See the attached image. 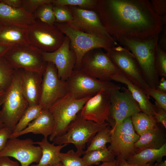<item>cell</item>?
<instances>
[{
	"label": "cell",
	"instance_id": "19",
	"mask_svg": "<svg viewBox=\"0 0 166 166\" xmlns=\"http://www.w3.org/2000/svg\"><path fill=\"white\" fill-rule=\"evenodd\" d=\"M21 69L22 89L29 106L39 105L42 88V75Z\"/></svg>",
	"mask_w": 166,
	"mask_h": 166
},
{
	"label": "cell",
	"instance_id": "25",
	"mask_svg": "<svg viewBox=\"0 0 166 166\" xmlns=\"http://www.w3.org/2000/svg\"><path fill=\"white\" fill-rule=\"evenodd\" d=\"M166 156V143L158 148H147L132 155L126 160L130 164L145 166L150 163L161 161Z\"/></svg>",
	"mask_w": 166,
	"mask_h": 166
},
{
	"label": "cell",
	"instance_id": "53",
	"mask_svg": "<svg viewBox=\"0 0 166 166\" xmlns=\"http://www.w3.org/2000/svg\"><path fill=\"white\" fill-rule=\"evenodd\" d=\"M46 166H63L62 164L60 162L59 164L55 165H47Z\"/></svg>",
	"mask_w": 166,
	"mask_h": 166
},
{
	"label": "cell",
	"instance_id": "1",
	"mask_svg": "<svg viewBox=\"0 0 166 166\" xmlns=\"http://www.w3.org/2000/svg\"><path fill=\"white\" fill-rule=\"evenodd\" d=\"M95 11L108 34L118 41L147 38L163 29L161 17L148 0H98Z\"/></svg>",
	"mask_w": 166,
	"mask_h": 166
},
{
	"label": "cell",
	"instance_id": "26",
	"mask_svg": "<svg viewBox=\"0 0 166 166\" xmlns=\"http://www.w3.org/2000/svg\"><path fill=\"white\" fill-rule=\"evenodd\" d=\"M165 143L162 133L158 127L140 136L134 144L136 153L147 148H159Z\"/></svg>",
	"mask_w": 166,
	"mask_h": 166
},
{
	"label": "cell",
	"instance_id": "33",
	"mask_svg": "<svg viewBox=\"0 0 166 166\" xmlns=\"http://www.w3.org/2000/svg\"><path fill=\"white\" fill-rule=\"evenodd\" d=\"M81 155L73 149L66 153L60 152L59 157L63 166H88L84 162Z\"/></svg>",
	"mask_w": 166,
	"mask_h": 166
},
{
	"label": "cell",
	"instance_id": "40",
	"mask_svg": "<svg viewBox=\"0 0 166 166\" xmlns=\"http://www.w3.org/2000/svg\"><path fill=\"white\" fill-rule=\"evenodd\" d=\"M12 132L7 128L4 127L0 128V152L5 147Z\"/></svg>",
	"mask_w": 166,
	"mask_h": 166
},
{
	"label": "cell",
	"instance_id": "31",
	"mask_svg": "<svg viewBox=\"0 0 166 166\" xmlns=\"http://www.w3.org/2000/svg\"><path fill=\"white\" fill-rule=\"evenodd\" d=\"M42 109L39 105L29 106L16 125L13 132H19L25 128L39 115Z\"/></svg>",
	"mask_w": 166,
	"mask_h": 166
},
{
	"label": "cell",
	"instance_id": "55",
	"mask_svg": "<svg viewBox=\"0 0 166 166\" xmlns=\"http://www.w3.org/2000/svg\"><path fill=\"white\" fill-rule=\"evenodd\" d=\"M3 26L0 24V30Z\"/></svg>",
	"mask_w": 166,
	"mask_h": 166
},
{
	"label": "cell",
	"instance_id": "44",
	"mask_svg": "<svg viewBox=\"0 0 166 166\" xmlns=\"http://www.w3.org/2000/svg\"><path fill=\"white\" fill-rule=\"evenodd\" d=\"M1 1L11 7L22 8V0H1Z\"/></svg>",
	"mask_w": 166,
	"mask_h": 166
},
{
	"label": "cell",
	"instance_id": "27",
	"mask_svg": "<svg viewBox=\"0 0 166 166\" xmlns=\"http://www.w3.org/2000/svg\"><path fill=\"white\" fill-rule=\"evenodd\" d=\"M131 118L134 129L139 136L158 128L154 117L141 111L133 115Z\"/></svg>",
	"mask_w": 166,
	"mask_h": 166
},
{
	"label": "cell",
	"instance_id": "22",
	"mask_svg": "<svg viewBox=\"0 0 166 166\" xmlns=\"http://www.w3.org/2000/svg\"><path fill=\"white\" fill-rule=\"evenodd\" d=\"M111 79V80L126 85L132 97L138 104L141 111L149 116L154 117L156 105L151 102L148 96L144 90L132 83L120 71L112 76Z\"/></svg>",
	"mask_w": 166,
	"mask_h": 166
},
{
	"label": "cell",
	"instance_id": "34",
	"mask_svg": "<svg viewBox=\"0 0 166 166\" xmlns=\"http://www.w3.org/2000/svg\"><path fill=\"white\" fill-rule=\"evenodd\" d=\"M98 0H53L55 5L75 6L83 9L95 10Z\"/></svg>",
	"mask_w": 166,
	"mask_h": 166
},
{
	"label": "cell",
	"instance_id": "12",
	"mask_svg": "<svg viewBox=\"0 0 166 166\" xmlns=\"http://www.w3.org/2000/svg\"><path fill=\"white\" fill-rule=\"evenodd\" d=\"M107 53L120 71L130 81L144 91L149 87L137 62L129 50L118 46Z\"/></svg>",
	"mask_w": 166,
	"mask_h": 166
},
{
	"label": "cell",
	"instance_id": "17",
	"mask_svg": "<svg viewBox=\"0 0 166 166\" xmlns=\"http://www.w3.org/2000/svg\"><path fill=\"white\" fill-rule=\"evenodd\" d=\"M46 62H51L55 66L58 78L66 81L74 69L77 58L74 51L70 48V40L66 36L60 47L51 52H42Z\"/></svg>",
	"mask_w": 166,
	"mask_h": 166
},
{
	"label": "cell",
	"instance_id": "51",
	"mask_svg": "<svg viewBox=\"0 0 166 166\" xmlns=\"http://www.w3.org/2000/svg\"><path fill=\"white\" fill-rule=\"evenodd\" d=\"M154 166H166V160H164V161L161 160L158 162V163Z\"/></svg>",
	"mask_w": 166,
	"mask_h": 166
},
{
	"label": "cell",
	"instance_id": "49",
	"mask_svg": "<svg viewBox=\"0 0 166 166\" xmlns=\"http://www.w3.org/2000/svg\"><path fill=\"white\" fill-rule=\"evenodd\" d=\"M5 92L0 88V107L2 104L5 95Z\"/></svg>",
	"mask_w": 166,
	"mask_h": 166
},
{
	"label": "cell",
	"instance_id": "10",
	"mask_svg": "<svg viewBox=\"0 0 166 166\" xmlns=\"http://www.w3.org/2000/svg\"><path fill=\"white\" fill-rule=\"evenodd\" d=\"M42 51L29 44L12 47L3 56L15 69L38 72L43 75L47 65Z\"/></svg>",
	"mask_w": 166,
	"mask_h": 166
},
{
	"label": "cell",
	"instance_id": "32",
	"mask_svg": "<svg viewBox=\"0 0 166 166\" xmlns=\"http://www.w3.org/2000/svg\"><path fill=\"white\" fill-rule=\"evenodd\" d=\"M52 2L44 3L38 8L34 14L35 20L49 25L54 24L55 19Z\"/></svg>",
	"mask_w": 166,
	"mask_h": 166
},
{
	"label": "cell",
	"instance_id": "7",
	"mask_svg": "<svg viewBox=\"0 0 166 166\" xmlns=\"http://www.w3.org/2000/svg\"><path fill=\"white\" fill-rule=\"evenodd\" d=\"M80 70L89 76L105 81H111V78L120 70L108 54L101 48H95L86 53L82 57Z\"/></svg>",
	"mask_w": 166,
	"mask_h": 166
},
{
	"label": "cell",
	"instance_id": "52",
	"mask_svg": "<svg viewBox=\"0 0 166 166\" xmlns=\"http://www.w3.org/2000/svg\"><path fill=\"white\" fill-rule=\"evenodd\" d=\"M5 127V126L2 121L1 112L0 111V128L3 127Z\"/></svg>",
	"mask_w": 166,
	"mask_h": 166
},
{
	"label": "cell",
	"instance_id": "50",
	"mask_svg": "<svg viewBox=\"0 0 166 166\" xmlns=\"http://www.w3.org/2000/svg\"><path fill=\"white\" fill-rule=\"evenodd\" d=\"M160 17L161 22L163 26L166 24V14L163 15Z\"/></svg>",
	"mask_w": 166,
	"mask_h": 166
},
{
	"label": "cell",
	"instance_id": "6",
	"mask_svg": "<svg viewBox=\"0 0 166 166\" xmlns=\"http://www.w3.org/2000/svg\"><path fill=\"white\" fill-rule=\"evenodd\" d=\"M90 97L77 99L67 93L49 107L48 110L54 121L53 130L49 136L50 141L65 133L69 124Z\"/></svg>",
	"mask_w": 166,
	"mask_h": 166
},
{
	"label": "cell",
	"instance_id": "2",
	"mask_svg": "<svg viewBox=\"0 0 166 166\" xmlns=\"http://www.w3.org/2000/svg\"><path fill=\"white\" fill-rule=\"evenodd\" d=\"M159 34L144 39L123 38L120 43L131 51L150 88L156 89L159 81L155 68V58Z\"/></svg>",
	"mask_w": 166,
	"mask_h": 166
},
{
	"label": "cell",
	"instance_id": "46",
	"mask_svg": "<svg viewBox=\"0 0 166 166\" xmlns=\"http://www.w3.org/2000/svg\"><path fill=\"white\" fill-rule=\"evenodd\" d=\"M12 46L0 43V57L3 56Z\"/></svg>",
	"mask_w": 166,
	"mask_h": 166
},
{
	"label": "cell",
	"instance_id": "21",
	"mask_svg": "<svg viewBox=\"0 0 166 166\" xmlns=\"http://www.w3.org/2000/svg\"><path fill=\"white\" fill-rule=\"evenodd\" d=\"M34 15L23 9L11 7L0 0V24L3 26H16L27 28L34 23Z\"/></svg>",
	"mask_w": 166,
	"mask_h": 166
},
{
	"label": "cell",
	"instance_id": "11",
	"mask_svg": "<svg viewBox=\"0 0 166 166\" xmlns=\"http://www.w3.org/2000/svg\"><path fill=\"white\" fill-rule=\"evenodd\" d=\"M131 117L111 128V141L108 148L117 159L126 160L136 153L134 144L140 136L134 129Z\"/></svg>",
	"mask_w": 166,
	"mask_h": 166
},
{
	"label": "cell",
	"instance_id": "13",
	"mask_svg": "<svg viewBox=\"0 0 166 166\" xmlns=\"http://www.w3.org/2000/svg\"><path fill=\"white\" fill-rule=\"evenodd\" d=\"M67 93L66 81L60 79L55 65L47 62L42 75V93L39 105L43 109H48Z\"/></svg>",
	"mask_w": 166,
	"mask_h": 166
},
{
	"label": "cell",
	"instance_id": "5",
	"mask_svg": "<svg viewBox=\"0 0 166 166\" xmlns=\"http://www.w3.org/2000/svg\"><path fill=\"white\" fill-rule=\"evenodd\" d=\"M109 125L107 122L99 124L85 119L80 116L79 113L65 133L56 137L52 141L57 145L73 144L76 148V152L81 155H84L86 143L98 132Z\"/></svg>",
	"mask_w": 166,
	"mask_h": 166
},
{
	"label": "cell",
	"instance_id": "16",
	"mask_svg": "<svg viewBox=\"0 0 166 166\" xmlns=\"http://www.w3.org/2000/svg\"><path fill=\"white\" fill-rule=\"evenodd\" d=\"M112 89L102 90L90 97L79 113L80 116L99 124L109 122Z\"/></svg>",
	"mask_w": 166,
	"mask_h": 166
},
{
	"label": "cell",
	"instance_id": "24",
	"mask_svg": "<svg viewBox=\"0 0 166 166\" xmlns=\"http://www.w3.org/2000/svg\"><path fill=\"white\" fill-rule=\"evenodd\" d=\"M40 147L42 155L39 162L36 164L30 166H46L55 165L60 162L59 154L61 149L68 144L54 145L53 143H49L47 138H44L41 141L34 142Z\"/></svg>",
	"mask_w": 166,
	"mask_h": 166
},
{
	"label": "cell",
	"instance_id": "30",
	"mask_svg": "<svg viewBox=\"0 0 166 166\" xmlns=\"http://www.w3.org/2000/svg\"><path fill=\"white\" fill-rule=\"evenodd\" d=\"M111 128L109 125L98 132L91 140L89 145L84 151L86 152L107 147L106 144L111 141Z\"/></svg>",
	"mask_w": 166,
	"mask_h": 166
},
{
	"label": "cell",
	"instance_id": "4",
	"mask_svg": "<svg viewBox=\"0 0 166 166\" xmlns=\"http://www.w3.org/2000/svg\"><path fill=\"white\" fill-rule=\"evenodd\" d=\"M2 106L0 111L3 123L13 132L29 106L22 91L20 69L16 70L12 83L5 92Z\"/></svg>",
	"mask_w": 166,
	"mask_h": 166
},
{
	"label": "cell",
	"instance_id": "8",
	"mask_svg": "<svg viewBox=\"0 0 166 166\" xmlns=\"http://www.w3.org/2000/svg\"><path fill=\"white\" fill-rule=\"evenodd\" d=\"M27 31L29 44L47 52L58 49L65 36L54 24L49 25L37 20L27 27Z\"/></svg>",
	"mask_w": 166,
	"mask_h": 166
},
{
	"label": "cell",
	"instance_id": "45",
	"mask_svg": "<svg viewBox=\"0 0 166 166\" xmlns=\"http://www.w3.org/2000/svg\"><path fill=\"white\" fill-rule=\"evenodd\" d=\"M165 77H162L159 80L156 89L160 91L166 93V80Z\"/></svg>",
	"mask_w": 166,
	"mask_h": 166
},
{
	"label": "cell",
	"instance_id": "38",
	"mask_svg": "<svg viewBox=\"0 0 166 166\" xmlns=\"http://www.w3.org/2000/svg\"><path fill=\"white\" fill-rule=\"evenodd\" d=\"M53 0H22V8L27 12L34 15L38 8L42 4L52 2Z\"/></svg>",
	"mask_w": 166,
	"mask_h": 166
},
{
	"label": "cell",
	"instance_id": "37",
	"mask_svg": "<svg viewBox=\"0 0 166 166\" xmlns=\"http://www.w3.org/2000/svg\"><path fill=\"white\" fill-rule=\"evenodd\" d=\"M144 91L148 96H151L155 100V105L157 106L166 111V93L150 87Z\"/></svg>",
	"mask_w": 166,
	"mask_h": 166
},
{
	"label": "cell",
	"instance_id": "48",
	"mask_svg": "<svg viewBox=\"0 0 166 166\" xmlns=\"http://www.w3.org/2000/svg\"><path fill=\"white\" fill-rule=\"evenodd\" d=\"M117 160L110 162H104L100 165L97 166H117Z\"/></svg>",
	"mask_w": 166,
	"mask_h": 166
},
{
	"label": "cell",
	"instance_id": "42",
	"mask_svg": "<svg viewBox=\"0 0 166 166\" xmlns=\"http://www.w3.org/2000/svg\"><path fill=\"white\" fill-rule=\"evenodd\" d=\"M160 34V37H158V44L161 48L166 51V27L165 26H163V29Z\"/></svg>",
	"mask_w": 166,
	"mask_h": 166
},
{
	"label": "cell",
	"instance_id": "47",
	"mask_svg": "<svg viewBox=\"0 0 166 166\" xmlns=\"http://www.w3.org/2000/svg\"><path fill=\"white\" fill-rule=\"evenodd\" d=\"M117 166H137L127 162L126 160L124 159H117Z\"/></svg>",
	"mask_w": 166,
	"mask_h": 166
},
{
	"label": "cell",
	"instance_id": "43",
	"mask_svg": "<svg viewBox=\"0 0 166 166\" xmlns=\"http://www.w3.org/2000/svg\"><path fill=\"white\" fill-rule=\"evenodd\" d=\"M0 166H19L17 161L11 160L7 156L0 157Z\"/></svg>",
	"mask_w": 166,
	"mask_h": 166
},
{
	"label": "cell",
	"instance_id": "29",
	"mask_svg": "<svg viewBox=\"0 0 166 166\" xmlns=\"http://www.w3.org/2000/svg\"><path fill=\"white\" fill-rule=\"evenodd\" d=\"M16 70L4 56L0 57V88L5 92L12 83Z\"/></svg>",
	"mask_w": 166,
	"mask_h": 166
},
{
	"label": "cell",
	"instance_id": "23",
	"mask_svg": "<svg viewBox=\"0 0 166 166\" xmlns=\"http://www.w3.org/2000/svg\"><path fill=\"white\" fill-rule=\"evenodd\" d=\"M0 43L12 47L30 44L27 28L16 26H3L0 30Z\"/></svg>",
	"mask_w": 166,
	"mask_h": 166
},
{
	"label": "cell",
	"instance_id": "35",
	"mask_svg": "<svg viewBox=\"0 0 166 166\" xmlns=\"http://www.w3.org/2000/svg\"><path fill=\"white\" fill-rule=\"evenodd\" d=\"M55 22L68 23L72 21L73 15L69 6L53 5Z\"/></svg>",
	"mask_w": 166,
	"mask_h": 166
},
{
	"label": "cell",
	"instance_id": "54",
	"mask_svg": "<svg viewBox=\"0 0 166 166\" xmlns=\"http://www.w3.org/2000/svg\"><path fill=\"white\" fill-rule=\"evenodd\" d=\"M145 166H153L150 164H148Z\"/></svg>",
	"mask_w": 166,
	"mask_h": 166
},
{
	"label": "cell",
	"instance_id": "3",
	"mask_svg": "<svg viewBox=\"0 0 166 166\" xmlns=\"http://www.w3.org/2000/svg\"><path fill=\"white\" fill-rule=\"evenodd\" d=\"M54 24L70 40V48L75 52L77 58L74 69H79L82 57L90 50L100 48L107 52L118 45L116 41L110 36L85 33L72 27L67 23L55 22Z\"/></svg>",
	"mask_w": 166,
	"mask_h": 166
},
{
	"label": "cell",
	"instance_id": "15",
	"mask_svg": "<svg viewBox=\"0 0 166 166\" xmlns=\"http://www.w3.org/2000/svg\"><path fill=\"white\" fill-rule=\"evenodd\" d=\"M34 142L30 138L10 139L0 152V157H13L20 162L21 166H29L34 162L38 164L41 159L42 151L40 147L34 145Z\"/></svg>",
	"mask_w": 166,
	"mask_h": 166
},
{
	"label": "cell",
	"instance_id": "41",
	"mask_svg": "<svg viewBox=\"0 0 166 166\" xmlns=\"http://www.w3.org/2000/svg\"><path fill=\"white\" fill-rule=\"evenodd\" d=\"M154 117L157 123H160L166 128V111L156 105Z\"/></svg>",
	"mask_w": 166,
	"mask_h": 166
},
{
	"label": "cell",
	"instance_id": "18",
	"mask_svg": "<svg viewBox=\"0 0 166 166\" xmlns=\"http://www.w3.org/2000/svg\"><path fill=\"white\" fill-rule=\"evenodd\" d=\"M69 6L73 14V19L71 22L67 23L71 26L91 34L110 36L103 26L96 11L77 6Z\"/></svg>",
	"mask_w": 166,
	"mask_h": 166
},
{
	"label": "cell",
	"instance_id": "36",
	"mask_svg": "<svg viewBox=\"0 0 166 166\" xmlns=\"http://www.w3.org/2000/svg\"><path fill=\"white\" fill-rule=\"evenodd\" d=\"M155 68L158 75L166 77V52L158 44L155 58Z\"/></svg>",
	"mask_w": 166,
	"mask_h": 166
},
{
	"label": "cell",
	"instance_id": "39",
	"mask_svg": "<svg viewBox=\"0 0 166 166\" xmlns=\"http://www.w3.org/2000/svg\"><path fill=\"white\" fill-rule=\"evenodd\" d=\"M150 2L153 10L156 14L160 17L166 14V0H151Z\"/></svg>",
	"mask_w": 166,
	"mask_h": 166
},
{
	"label": "cell",
	"instance_id": "28",
	"mask_svg": "<svg viewBox=\"0 0 166 166\" xmlns=\"http://www.w3.org/2000/svg\"><path fill=\"white\" fill-rule=\"evenodd\" d=\"M115 156L108 148L85 153L82 159L88 166L99 164L100 162H108L115 160Z\"/></svg>",
	"mask_w": 166,
	"mask_h": 166
},
{
	"label": "cell",
	"instance_id": "14",
	"mask_svg": "<svg viewBox=\"0 0 166 166\" xmlns=\"http://www.w3.org/2000/svg\"><path fill=\"white\" fill-rule=\"evenodd\" d=\"M118 86L111 91V105L109 122L113 125L120 124L126 118L141 112L139 106L129 91L124 88L121 91Z\"/></svg>",
	"mask_w": 166,
	"mask_h": 166
},
{
	"label": "cell",
	"instance_id": "20",
	"mask_svg": "<svg viewBox=\"0 0 166 166\" xmlns=\"http://www.w3.org/2000/svg\"><path fill=\"white\" fill-rule=\"evenodd\" d=\"M54 127V120L48 109H42L39 115L25 128L19 132H12L10 139L16 138L29 133L41 134L44 138H47L52 133Z\"/></svg>",
	"mask_w": 166,
	"mask_h": 166
},
{
	"label": "cell",
	"instance_id": "9",
	"mask_svg": "<svg viewBox=\"0 0 166 166\" xmlns=\"http://www.w3.org/2000/svg\"><path fill=\"white\" fill-rule=\"evenodd\" d=\"M66 82L67 93L77 99L91 97L102 90H111L118 86L111 81L92 77L79 70H73Z\"/></svg>",
	"mask_w": 166,
	"mask_h": 166
}]
</instances>
